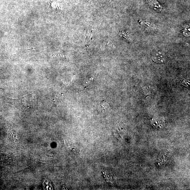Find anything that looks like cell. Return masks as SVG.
I'll use <instances>...</instances> for the list:
<instances>
[{
  "label": "cell",
  "mask_w": 190,
  "mask_h": 190,
  "mask_svg": "<svg viewBox=\"0 0 190 190\" xmlns=\"http://www.w3.org/2000/svg\"><path fill=\"white\" fill-rule=\"evenodd\" d=\"M152 59L154 62L159 63H161L163 62V57L159 53H157L154 54L153 56Z\"/></svg>",
  "instance_id": "6da1fadb"
},
{
  "label": "cell",
  "mask_w": 190,
  "mask_h": 190,
  "mask_svg": "<svg viewBox=\"0 0 190 190\" xmlns=\"http://www.w3.org/2000/svg\"><path fill=\"white\" fill-rule=\"evenodd\" d=\"M148 1L152 6H155V7L157 8L158 6L159 8H161V5L156 0H148Z\"/></svg>",
  "instance_id": "7a4b0ae2"
},
{
  "label": "cell",
  "mask_w": 190,
  "mask_h": 190,
  "mask_svg": "<svg viewBox=\"0 0 190 190\" xmlns=\"http://www.w3.org/2000/svg\"><path fill=\"white\" fill-rule=\"evenodd\" d=\"M181 83L182 84L183 86H186V87H188L189 86V83H188V81L186 82V81H182Z\"/></svg>",
  "instance_id": "3957f363"
}]
</instances>
